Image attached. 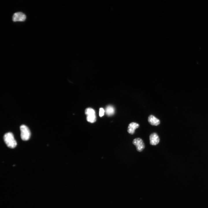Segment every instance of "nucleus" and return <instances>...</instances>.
Masks as SVG:
<instances>
[{"mask_svg":"<svg viewBox=\"0 0 208 208\" xmlns=\"http://www.w3.org/2000/svg\"><path fill=\"white\" fill-rule=\"evenodd\" d=\"M3 139L6 145L9 148H14L16 146V142L11 132L6 133L3 136Z\"/></svg>","mask_w":208,"mask_h":208,"instance_id":"f257e3e1","label":"nucleus"},{"mask_svg":"<svg viewBox=\"0 0 208 208\" xmlns=\"http://www.w3.org/2000/svg\"><path fill=\"white\" fill-rule=\"evenodd\" d=\"M21 137L24 141L28 140L30 136V132L28 127L25 125H22L20 127Z\"/></svg>","mask_w":208,"mask_h":208,"instance_id":"f03ea898","label":"nucleus"},{"mask_svg":"<svg viewBox=\"0 0 208 208\" xmlns=\"http://www.w3.org/2000/svg\"><path fill=\"white\" fill-rule=\"evenodd\" d=\"M133 143L136 146L137 150L139 152L142 151L144 148V144L142 140L140 138L134 139Z\"/></svg>","mask_w":208,"mask_h":208,"instance_id":"7ed1b4c3","label":"nucleus"},{"mask_svg":"<svg viewBox=\"0 0 208 208\" xmlns=\"http://www.w3.org/2000/svg\"><path fill=\"white\" fill-rule=\"evenodd\" d=\"M26 19V16L21 12H17L14 14L12 17V20L14 22L17 21L23 22Z\"/></svg>","mask_w":208,"mask_h":208,"instance_id":"20e7f679","label":"nucleus"},{"mask_svg":"<svg viewBox=\"0 0 208 208\" xmlns=\"http://www.w3.org/2000/svg\"><path fill=\"white\" fill-rule=\"evenodd\" d=\"M150 144L152 145H156L159 142V138L158 135L155 133L151 134L149 137Z\"/></svg>","mask_w":208,"mask_h":208,"instance_id":"39448f33","label":"nucleus"},{"mask_svg":"<svg viewBox=\"0 0 208 208\" xmlns=\"http://www.w3.org/2000/svg\"><path fill=\"white\" fill-rule=\"evenodd\" d=\"M139 126V124L136 122H131L129 125L127 131L129 133L133 134L135 132V129L138 128Z\"/></svg>","mask_w":208,"mask_h":208,"instance_id":"423d86ee","label":"nucleus"},{"mask_svg":"<svg viewBox=\"0 0 208 208\" xmlns=\"http://www.w3.org/2000/svg\"><path fill=\"white\" fill-rule=\"evenodd\" d=\"M149 122L152 125L157 126L160 123L159 120L153 115H150L148 119Z\"/></svg>","mask_w":208,"mask_h":208,"instance_id":"0eeeda50","label":"nucleus"},{"mask_svg":"<svg viewBox=\"0 0 208 208\" xmlns=\"http://www.w3.org/2000/svg\"><path fill=\"white\" fill-rule=\"evenodd\" d=\"M105 112L107 115L109 116L112 115L115 112L114 108L111 105H108L105 108Z\"/></svg>","mask_w":208,"mask_h":208,"instance_id":"6e6552de","label":"nucleus"},{"mask_svg":"<svg viewBox=\"0 0 208 208\" xmlns=\"http://www.w3.org/2000/svg\"><path fill=\"white\" fill-rule=\"evenodd\" d=\"M86 119L88 122L91 123L95 122L96 120L95 114L87 115Z\"/></svg>","mask_w":208,"mask_h":208,"instance_id":"1a4fd4ad","label":"nucleus"},{"mask_svg":"<svg viewBox=\"0 0 208 208\" xmlns=\"http://www.w3.org/2000/svg\"><path fill=\"white\" fill-rule=\"evenodd\" d=\"M85 113L87 116L95 114V110L91 108H88L86 109L85 111Z\"/></svg>","mask_w":208,"mask_h":208,"instance_id":"9d476101","label":"nucleus"},{"mask_svg":"<svg viewBox=\"0 0 208 208\" xmlns=\"http://www.w3.org/2000/svg\"><path fill=\"white\" fill-rule=\"evenodd\" d=\"M105 110L102 108H101L99 109V116L100 117L103 116L104 114Z\"/></svg>","mask_w":208,"mask_h":208,"instance_id":"9b49d317","label":"nucleus"}]
</instances>
